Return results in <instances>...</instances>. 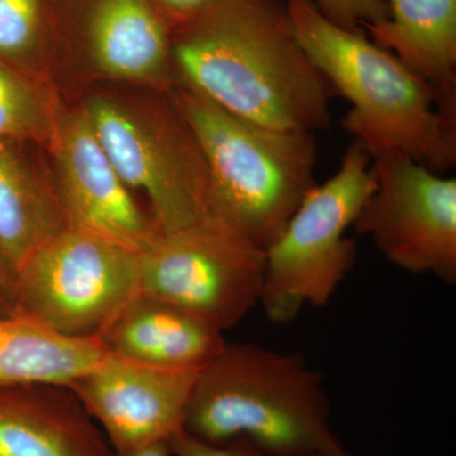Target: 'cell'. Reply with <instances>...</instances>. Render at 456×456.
I'll list each match as a JSON object with an SVG mask.
<instances>
[{
    "instance_id": "obj_1",
    "label": "cell",
    "mask_w": 456,
    "mask_h": 456,
    "mask_svg": "<svg viewBox=\"0 0 456 456\" xmlns=\"http://www.w3.org/2000/svg\"><path fill=\"white\" fill-rule=\"evenodd\" d=\"M176 86L275 130L325 131L335 90L281 0H218L171 36Z\"/></svg>"
},
{
    "instance_id": "obj_2",
    "label": "cell",
    "mask_w": 456,
    "mask_h": 456,
    "mask_svg": "<svg viewBox=\"0 0 456 456\" xmlns=\"http://www.w3.org/2000/svg\"><path fill=\"white\" fill-rule=\"evenodd\" d=\"M183 430L212 444L245 437L269 456H351L321 375L299 354L253 342H226L200 369Z\"/></svg>"
},
{
    "instance_id": "obj_3",
    "label": "cell",
    "mask_w": 456,
    "mask_h": 456,
    "mask_svg": "<svg viewBox=\"0 0 456 456\" xmlns=\"http://www.w3.org/2000/svg\"><path fill=\"white\" fill-rule=\"evenodd\" d=\"M285 12L303 50L349 102L341 127L369 155L401 152L436 173L454 167L456 125L424 80L362 29L331 22L312 0H288Z\"/></svg>"
},
{
    "instance_id": "obj_4",
    "label": "cell",
    "mask_w": 456,
    "mask_h": 456,
    "mask_svg": "<svg viewBox=\"0 0 456 456\" xmlns=\"http://www.w3.org/2000/svg\"><path fill=\"white\" fill-rule=\"evenodd\" d=\"M170 98L206 160L209 217L265 250L317 185L314 134L248 121L182 86Z\"/></svg>"
},
{
    "instance_id": "obj_5",
    "label": "cell",
    "mask_w": 456,
    "mask_h": 456,
    "mask_svg": "<svg viewBox=\"0 0 456 456\" xmlns=\"http://www.w3.org/2000/svg\"><path fill=\"white\" fill-rule=\"evenodd\" d=\"M377 184L371 156L353 140L331 178L312 189L264 250L259 305L275 325L323 307L349 277L355 240L346 235Z\"/></svg>"
},
{
    "instance_id": "obj_6",
    "label": "cell",
    "mask_w": 456,
    "mask_h": 456,
    "mask_svg": "<svg viewBox=\"0 0 456 456\" xmlns=\"http://www.w3.org/2000/svg\"><path fill=\"white\" fill-rule=\"evenodd\" d=\"M83 108L123 182L145 194L159 230L211 220L206 160L171 98L145 104L95 94Z\"/></svg>"
},
{
    "instance_id": "obj_7",
    "label": "cell",
    "mask_w": 456,
    "mask_h": 456,
    "mask_svg": "<svg viewBox=\"0 0 456 456\" xmlns=\"http://www.w3.org/2000/svg\"><path fill=\"white\" fill-rule=\"evenodd\" d=\"M141 253L65 228L17 273V312L69 338H99L140 292Z\"/></svg>"
},
{
    "instance_id": "obj_8",
    "label": "cell",
    "mask_w": 456,
    "mask_h": 456,
    "mask_svg": "<svg viewBox=\"0 0 456 456\" xmlns=\"http://www.w3.org/2000/svg\"><path fill=\"white\" fill-rule=\"evenodd\" d=\"M264 250L215 220L160 231L141 253L140 293L224 332L259 305Z\"/></svg>"
},
{
    "instance_id": "obj_9",
    "label": "cell",
    "mask_w": 456,
    "mask_h": 456,
    "mask_svg": "<svg viewBox=\"0 0 456 456\" xmlns=\"http://www.w3.org/2000/svg\"><path fill=\"white\" fill-rule=\"evenodd\" d=\"M377 184L353 228L412 274L456 283V179L410 156H371Z\"/></svg>"
},
{
    "instance_id": "obj_10",
    "label": "cell",
    "mask_w": 456,
    "mask_h": 456,
    "mask_svg": "<svg viewBox=\"0 0 456 456\" xmlns=\"http://www.w3.org/2000/svg\"><path fill=\"white\" fill-rule=\"evenodd\" d=\"M68 227L142 253L160 232L99 142L83 106L62 110L49 145Z\"/></svg>"
},
{
    "instance_id": "obj_11",
    "label": "cell",
    "mask_w": 456,
    "mask_h": 456,
    "mask_svg": "<svg viewBox=\"0 0 456 456\" xmlns=\"http://www.w3.org/2000/svg\"><path fill=\"white\" fill-rule=\"evenodd\" d=\"M198 371L150 367L107 353L69 387L121 454L183 430Z\"/></svg>"
},
{
    "instance_id": "obj_12",
    "label": "cell",
    "mask_w": 456,
    "mask_h": 456,
    "mask_svg": "<svg viewBox=\"0 0 456 456\" xmlns=\"http://www.w3.org/2000/svg\"><path fill=\"white\" fill-rule=\"evenodd\" d=\"M83 49L93 73L117 82L176 86L170 27L150 0H89Z\"/></svg>"
},
{
    "instance_id": "obj_13",
    "label": "cell",
    "mask_w": 456,
    "mask_h": 456,
    "mask_svg": "<svg viewBox=\"0 0 456 456\" xmlns=\"http://www.w3.org/2000/svg\"><path fill=\"white\" fill-rule=\"evenodd\" d=\"M0 456H116L64 384L0 387Z\"/></svg>"
},
{
    "instance_id": "obj_14",
    "label": "cell",
    "mask_w": 456,
    "mask_h": 456,
    "mask_svg": "<svg viewBox=\"0 0 456 456\" xmlns=\"http://www.w3.org/2000/svg\"><path fill=\"white\" fill-rule=\"evenodd\" d=\"M99 338L112 355L169 369H200L227 342L224 332L206 321L140 292Z\"/></svg>"
},
{
    "instance_id": "obj_15",
    "label": "cell",
    "mask_w": 456,
    "mask_h": 456,
    "mask_svg": "<svg viewBox=\"0 0 456 456\" xmlns=\"http://www.w3.org/2000/svg\"><path fill=\"white\" fill-rule=\"evenodd\" d=\"M387 2L389 17L362 29L430 86L440 112L456 125V0Z\"/></svg>"
},
{
    "instance_id": "obj_16",
    "label": "cell",
    "mask_w": 456,
    "mask_h": 456,
    "mask_svg": "<svg viewBox=\"0 0 456 456\" xmlns=\"http://www.w3.org/2000/svg\"><path fill=\"white\" fill-rule=\"evenodd\" d=\"M0 141V251L16 273L42 245L68 228L53 179Z\"/></svg>"
},
{
    "instance_id": "obj_17",
    "label": "cell",
    "mask_w": 456,
    "mask_h": 456,
    "mask_svg": "<svg viewBox=\"0 0 456 456\" xmlns=\"http://www.w3.org/2000/svg\"><path fill=\"white\" fill-rule=\"evenodd\" d=\"M106 354L99 338H69L20 312L0 317V387L70 386Z\"/></svg>"
},
{
    "instance_id": "obj_18",
    "label": "cell",
    "mask_w": 456,
    "mask_h": 456,
    "mask_svg": "<svg viewBox=\"0 0 456 456\" xmlns=\"http://www.w3.org/2000/svg\"><path fill=\"white\" fill-rule=\"evenodd\" d=\"M57 22L56 0H0V62L53 82Z\"/></svg>"
},
{
    "instance_id": "obj_19",
    "label": "cell",
    "mask_w": 456,
    "mask_h": 456,
    "mask_svg": "<svg viewBox=\"0 0 456 456\" xmlns=\"http://www.w3.org/2000/svg\"><path fill=\"white\" fill-rule=\"evenodd\" d=\"M62 110L53 82L0 62V141L47 146Z\"/></svg>"
},
{
    "instance_id": "obj_20",
    "label": "cell",
    "mask_w": 456,
    "mask_h": 456,
    "mask_svg": "<svg viewBox=\"0 0 456 456\" xmlns=\"http://www.w3.org/2000/svg\"><path fill=\"white\" fill-rule=\"evenodd\" d=\"M318 11L344 28L359 31L389 17L387 0H312Z\"/></svg>"
},
{
    "instance_id": "obj_21",
    "label": "cell",
    "mask_w": 456,
    "mask_h": 456,
    "mask_svg": "<svg viewBox=\"0 0 456 456\" xmlns=\"http://www.w3.org/2000/svg\"><path fill=\"white\" fill-rule=\"evenodd\" d=\"M171 456H269L245 437L212 444L180 430L169 440Z\"/></svg>"
},
{
    "instance_id": "obj_22",
    "label": "cell",
    "mask_w": 456,
    "mask_h": 456,
    "mask_svg": "<svg viewBox=\"0 0 456 456\" xmlns=\"http://www.w3.org/2000/svg\"><path fill=\"white\" fill-rule=\"evenodd\" d=\"M150 2L163 16L171 32H174L202 14L218 0H150Z\"/></svg>"
},
{
    "instance_id": "obj_23",
    "label": "cell",
    "mask_w": 456,
    "mask_h": 456,
    "mask_svg": "<svg viewBox=\"0 0 456 456\" xmlns=\"http://www.w3.org/2000/svg\"><path fill=\"white\" fill-rule=\"evenodd\" d=\"M17 307V273L0 251V317L16 314Z\"/></svg>"
},
{
    "instance_id": "obj_24",
    "label": "cell",
    "mask_w": 456,
    "mask_h": 456,
    "mask_svg": "<svg viewBox=\"0 0 456 456\" xmlns=\"http://www.w3.org/2000/svg\"><path fill=\"white\" fill-rule=\"evenodd\" d=\"M116 456H171L169 441L152 444V445L121 452Z\"/></svg>"
}]
</instances>
